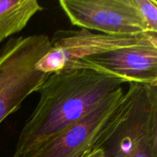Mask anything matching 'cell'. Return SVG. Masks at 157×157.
<instances>
[{"mask_svg":"<svg viewBox=\"0 0 157 157\" xmlns=\"http://www.w3.org/2000/svg\"><path fill=\"white\" fill-rule=\"evenodd\" d=\"M125 83L82 67L51 74L37 90L39 101L21 129L12 157H24L48 142Z\"/></svg>","mask_w":157,"mask_h":157,"instance_id":"obj_1","label":"cell"},{"mask_svg":"<svg viewBox=\"0 0 157 157\" xmlns=\"http://www.w3.org/2000/svg\"><path fill=\"white\" fill-rule=\"evenodd\" d=\"M96 148L106 157H157V83H128Z\"/></svg>","mask_w":157,"mask_h":157,"instance_id":"obj_2","label":"cell"},{"mask_svg":"<svg viewBox=\"0 0 157 157\" xmlns=\"http://www.w3.org/2000/svg\"><path fill=\"white\" fill-rule=\"evenodd\" d=\"M50 47L48 36L38 34L11 38L0 49V124L51 75L36 68Z\"/></svg>","mask_w":157,"mask_h":157,"instance_id":"obj_3","label":"cell"},{"mask_svg":"<svg viewBox=\"0 0 157 157\" xmlns=\"http://www.w3.org/2000/svg\"><path fill=\"white\" fill-rule=\"evenodd\" d=\"M48 52L37 63L36 68L52 74L69 67L87 57L126 47H157V33L132 35L94 33L90 30H58L50 39Z\"/></svg>","mask_w":157,"mask_h":157,"instance_id":"obj_4","label":"cell"},{"mask_svg":"<svg viewBox=\"0 0 157 157\" xmlns=\"http://www.w3.org/2000/svg\"><path fill=\"white\" fill-rule=\"evenodd\" d=\"M121 87L78 121L24 157H82L96 148L122 101Z\"/></svg>","mask_w":157,"mask_h":157,"instance_id":"obj_5","label":"cell"},{"mask_svg":"<svg viewBox=\"0 0 157 157\" xmlns=\"http://www.w3.org/2000/svg\"><path fill=\"white\" fill-rule=\"evenodd\" d=\"M59 5L71 23L81 29L110 35L150 32L130 0H60Z\"/></svg>","mask_w":157,"mask_h":157,"instance_id":"obj_6","label":"cell"},{"mask_svg":"<svg viewBox=\"0 0 157 157\" xmlns=\"http://www.w3.org/2000/svg\"><path fill=\"white\" fill-rule=\"evenodd\" d=\"M82 67L123 78L127 83H157V47H126L87 57L68 68Z\"/></svg>","mask_w":157,"mask_h":157,"instance_id":"obj_7","label":"cell"},{"mask_svg":"<svg viewBox=\"0 0 157 157\" xmlns=\"http://www.w3.org/2000/svg\"><path fill=\"white\" fill-rule=\"evenodd\" d=\"M42 9L36 0H0V42L21 32Z\"/></svg>","mask_w":157,"mask_h":157,"instance_id":"obj_8","label":"cell"},{"mask_svg":"<svg viewBox=\"0 0 157 157\" xmlns=\"http://www.w3.org/2000/svg\"><path fill=\"white\" fill-rule=\"evenodd\" d=\"M130 2L149 32L157 33V2L156 0H130Z\"/></svg>","mask_w":157,"mask_h":157,"instance_id":"obj_9","label":"cell"},{"mask_svg":"<svg viewBox=\"0 0 157 157\" xmlns=\"http://www.w3.org/2000/svg\"><path fill=\"white\" fill-rule=\"evenodd\" d=\"M82 157H106L105 154L101 149H94L90 153H87Z\"/></svg>","mask_w":157,"mask_h":157,"instance_id":"obj_10","label":"cell"}]
</instances>
